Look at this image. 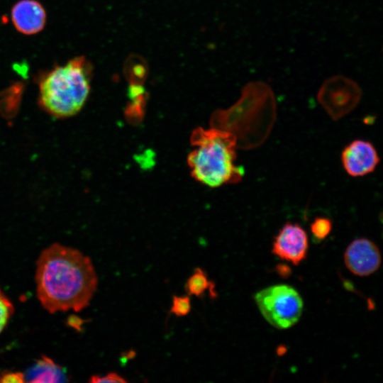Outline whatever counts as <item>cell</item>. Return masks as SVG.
<instances>
[{
    "mask_svg": "<svg viewBox=\"0 0 383 383\" xmlns=\"http://www.w3.org/2000/svg\"><path fill=\"white\" fill-rule=\"evenodd\" d=\"M123 355H121L122 358L121 359V361L122 363L123 362H126L129 359H133L135 356V353L134 350H130L127 352L126 354L123 353Z\"/></svg>",
    "mask_w": 383,
    "mask_h": 383,
    "instance_id": "cell-20",
    "label": "cell"
},
{
    "mask_svg": "<svg viewBox=\"0 0 383 383\" xmlns=\"http://www.w3.org/2000/svg\"><path fill=\"white\" fill-rule=\"evenodd\" d=\"M25 382L24 374L20 372H2L0 374V382Z\"/></svg>",
    "mask_w": 383,
    "mask_h": 383,
    "instance_id": "cell-19",
    "label": "cell"
},
{
    "mask_svg": "<svg viewBox=\"0 0 383 383\" xmlns=\"http://www.w3.org/2000/svg\"><path fill=\"white\" fill-rule=\"evenodd\" d=\"M225 116V128L233 133L238 146L250 149L267 138L276 118V101L271 87L265 82L248 83L238 101L229 109L220 111Z\"/></svg>",
    "mask_w": 383,
    "mask_h": 383,
    "instance_id": "cell-4",
    "label": "cell"
},
{
    "mask_svg": "<svg viewBox=\"0 0 383 383\" xmlns=\"http://www.w3.org/2000/svg\"><path fill=\"white\" fill-rule=\"evenodd\" d=\"M25 89L23 82H16L0 93V111L4 116H12L18 110Z\"/></svg>",
    "mask_w": 383,
    "mask_h": 383,
    "instance_id": "cell-12",
    "label": "cell"
},
{
    "mask_svg": "<svg viewBox=\"0 0 383 383\" xmlns=\"http://www.w3.org/2000/svg\"><path fill=\"white\" fill-rule=\"evenodd\" d=\"M378 152L372 143L357 139L348 144L341 152V162L351 177H363L374 171L379 163Z\"/></svg>",
    "mask_w": 383,
    "mask_h": 383,
    "instance_id": "cell-8",
    "label": "cell"
},
{
    "mask_svg": "<svg viewBox=\"0 0 383 383\" xmlns=\"http://www.w3.org/2000/svg\"><path fill=\"white\" fill-rule=\"evenodd\" d=\"M191 299L189 295L172 296V303L170 312L177 317L185 316L191 311Z\"/></svg>",
    "mask_w": 383,
    "mask_h": 383,
    "instance_id": "cell-16",
    "label": "cell"
},
{
    "mask_svg": "<svg viewBox=\"0 0 383 383\" xmlns=\"http://www.w3.org/2000/svg\"><path fill=\"white\" fill-rule=\"evenodd\" d=\"M11 19L18 32L31 35L43 30L47 13L37 0H19L11 8Z\"/></svg>",
    "mask_w": 383,
    "mask_h": 383,
    "instance_id": "cell-10",
    "label": "cell"
},
{
    "mask_svg": "<svg viewBox=\"0 0 383 383\" xmlns=\"http://www.w3.org/2000/svg\"><path fill=\"white\" fill-rule=\"evenodd\" d=\"M254 299L264 318L278 329L295 325L302 314L303 300L299 292L287 284H277L257 292Z\"/></svg>",
    "mask_w": 383,
    "mask_h": 383,
    "instance_id": "cell-5",
    "label": "cell"
},
{
    "mask_svg": "<svg viewBox=\"0 0 383 383\" xmlns=\"http://www.w3.org/2000/svg\"><path fill=\"white\" fill-rule=\"evenodd\" d=\"M92 65L84 56L39 73L38 102L50 116L65 118L82 109L90 91Z\"/></svg>",
    "mask_w": 383,
    "mask_h": 383,
    "instance_id": "cell-2",
    "label": "cell"
},
{
    "mask_svg": "<svg viewBox=\"0 0 383 383\" xmlns=\"http://www.w3.org/2000/svg\"><path fill=\"white\" fill-rule=\"evenodd\" d=\"M37 296L50 313L80 311L90 303L98 279L91 259L79 250L53 243L36 264Z\"/></svg>",
    "mask_w": 383,
    "mask_h": 383,
    "instance_id": "cell-1",
    "label": "cell"
},
{
    "mask_svg": "<svg viewBox=\"0 0 383 383\" xmlns=\"http://www.w3.org/2000/svg\"><path fill=\"white\" fill-rule=\"evenodd\" d=\"M124 72L131 84L141 85L147 76L148 66L140 56L131 55L124 65Z\"/></svg>",
    "mask_w": 383,
    "mask_h": 383,
    "instance_id": "cell-14",
    "label": "cell"
},
{
    "mask_svg": "<svg viewBox=\"0 0 383 383\" xmlns=\"http://www.w3.org/2000/svg\"><path fill=\"white\" fill-rule=\"evenodd\" d=\"M184 287L188 295L201 297L207 289H209L211 297H216L214 284L209 279L206 272L199 267L194 269L193 274L187 280Z\"/></svg>",
    "mask_w": 383,
    "mask_h": 383,
    "instance_id": "cell-13",
    "label": "cell"
},
{
    "mask_svg": "<svg viewBox=\"0 0 383 383\" xmlns=\"http://www.w3.org/2000/svg\"><path fill=\"white\" fill-rule=\"evenodd\" d=\"M362 90L352 79L338 74L326 79L317 93V100L334 121L353 111L360 101Z\"/></svg>",
    "mask_w": 383,
    "mask_h": 383,
    "instance_id": "cell-6",
    "label": "cell"
},
{
    "mask_svg": "<svg viewBox=\"0 0 383 383\" xmlns=\"http://www.w3.org/2000/svg\"><path fill=\"white\" fill-rule=\"evenodd\" d=\"M194 146L188 157L192 176L211 187L240 182L243 167L235 164L238 141L230 131L219 128H198L192 134Z\"/></svg>",
    "mask_w": 383,
    "mask_h": 383,
    "instance_id": "cell-3",
    "label": "cell"
},
{
    "mask_svg": "<svg viewBox=\"0 0 383 383\" xmlns=\"http://www.w3.org/2000/svg\"><path fill=\"white\" fill-rule=\"evenodd\" d=\"M14 307L11 300L0 289V333L13 316Z\"/></svg>",
    "mask_w": 383,
    "mask_h": 383,
    "instance_id": "cell-17",
    "label": "cell"
},
{
    "mask_svg": "<svg viewBox=\"0 0 383 383\" xmlns=\"http://www.w3.org/2000/svg\"><path fill=\"white\" fill-rule=\"evenodd\" d=\"M308 249L305 230L298 223L287 222L274 238L272 252L280 259L297 265L306 257Z\"/></svg>",
    "mask_w": 383,
    "mask_h": 383,
    "instance_id": "cell-7",
    "label": "cell"
},
{
    "mask_svg": "<svg viewBox=\"0 0 383 383\" xmlns=\"http://www.w3.org/2000/svg\"><path fill=\"white\" fill-rule=\"evenodd\" d=\"M91 383H126L127 380L116 372H109L105 375H93L89 380Z\"/></svg>",
    "mask_w": 383,
    "mask_h": 383,
    "instance_id": "cell-18",
    "label": "cell"
},
{
    "mask_svg": "<svg viewBox=\"0 0 383 383\" xmlns=\"http://www.w3.org/2000/svg\"><path fill=\"white\" fill-rule=\"evenodd\" d=\"M28 382H61L67 381L65 370L49 357L43 355L24 374Z\"/></svg>",
    "mask_w": 383,
    "mask_h": 383,
    "instance_id": "cell-11",
    "label": "cell"
},
{
    "mask_svg": "<svg viewBox=\"0 0 383 383\" xmlns=\"http://www.w3.org/2000/svg\"><path fill=\"white\" fill-rule=\"evenodd\" d=\"M344 262L353 274L365 277L375 272L381 265V254L374 243L365 238L352 241L344 253Z\"/></svg>",
    "mask_w": 383,
    "mask_h": 383,
    "instance_id": "cell-9",
    "label": "cell"
},
{
    "mask_svg": "<svg viewBox=\"0 0 383 383\" xmlns=\"http://www.w3.org/2000/svg\"><path fill=\"white\" fill-rule=\"evenodd\" d=\"M311 232L318 240L326 238L332 230V221L326 217H316L311 223Z\"/></svg>",
    "mask_w": 383,
    "mask_h": 383,
    "instance_id": "cell-15",
    "label": "cell"
}]
</instances>
